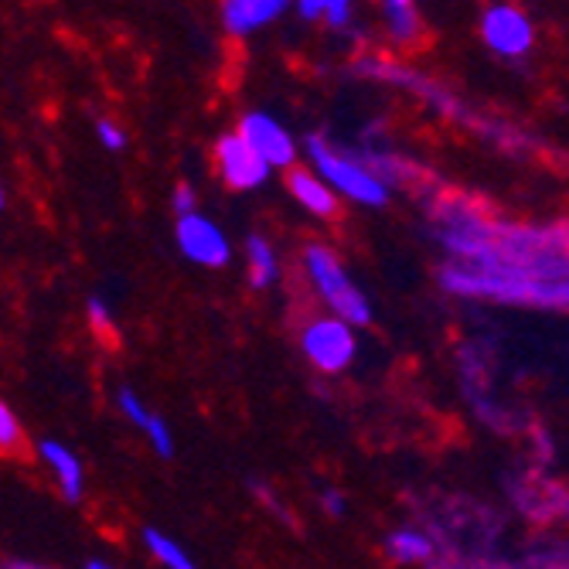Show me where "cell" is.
I'll use <instances>...</instances> for the list:
<instances>
[{"label":"cell","instance_id":"4fadbf2b","mask_svg":"<svg viewBox=\"0 0 569 569\" xmlns=\"http://www.w3.org/2000/svg\"><path fill=\"white\" fill-rule=\"evenodd\" d=\"M386 552L396 559V562H423L433 556V542L417 532V529H399L386 539Z\"/></svg>","mask_w":569,"mask_h":569},{"label":"cell","instance_id":"9a60e30c","mask_svg":"<svg viewBox=\"0 0 569 569\" xmlns=\"http://www.w3.org/2000/svg\"><path fill=\"white\" fill-rule=\"evenodd\" d=\"M382 11L389 18V31L396 41H412L420 34V11L412 8L409 0H389Z\"/></svg>","mask_w":569,"mask_h":569},{"label":"cell","instance_id":"277c9868","mask_svg":"<svg viewBox=\"0 0 569 569\" xmlns=\"http://www.w3.org/2000/svg\"><path fill=\"white\" fill-rule=\"evenodd\" d=\"M303 355L315 361L321 372H345L355 358V335L345 321L338 318H321L315 325H307L300 335Z\"/></svg>","mask_w":569,"mask_h":569},{"label":"cell","instance_id":"ffe728a7","mask_svg":"<svg viewBox=\"0 0 569 569\" xmlns=\"http://www.w3.org/2000/svg\"><path fill=\"white\" fill-rule=\"evenodd\" d=\"M96 137H99V143L107 147V150H123V143H127V133L117 123H110V120L96 123Z\"/></svg>","mask_w":569,"mask_h":569},{"label":"cell","instance_id":"3957f363","mask_svg":"<svg viewBox=\"0 0 569 569\" xmlns=\"http://www.w3.org/2000/svg\"><path fill=\"white\" fill-rule=\"evenodd\" d=\"M307 270H310V277H315L321 297L331 303V310H335V318H338V321H345L348 328H351V325H369V321H372V307H369L366 293H361V290L351 283V277L345 273L341 260H338V256H335L331 249H325V246H310V249H307Z\"/></svg>","mask_w":569,"mask_h":569},{"label":"cell","instance_id":"52a82bcc","mask_svg":"<svg viewBox=\"0 0 569 569\" xmlns=\"http://www.w3.org/2000/svg\"><path fill=\"white\" fill-rule=\"evenodd\" d=\"M481 34L488 41V48H495L498 56L519 59L532 48V21L511 4H495L488 8L485 21H481Z\"/></svg>","mask_w":569,"mask_h":569},{"label":"cell","instance_id":"2e32d148","mask_svg":"<svg viewBox=\"0 0 569 569\" xmlns=\"http://www.w3.org/2000/svg\"><path fill=\"white\" fill-rule=\"evenodd\" d=\"M143 433H147V440L153 443V450H158L161 457H171V453H174V437H171V427H168L161 417H153V412H150V420L143 423Z\"/></svg>","mask_w":569,"mask_h":569},{"label":"cell","instance_id":"cb8c5ba5","mask_svg":"<svg viewBox=\"0 0 569 569\" xmlns=\"http://www.w3.org/2000/svg\"><path fill=\"white\" fill-rule=\"evenodd\" d=\"M321 505H325V511H328V515H345V498H341L338 491H325Z\"/></svg>","mask_w":569,"mask_h":569},{"label":"cell","instance_id":"30bf717a","mask_svg":"<svg viewBox=\"0 0 569 569\" xmlns=\"http://www.w3.org/2000/svg\"><path fill=\"white\" fill-rule=\"evenodd\" d=\"M38 453H41V460L48 463V468L56 471L62 495L69 501H79L82 498V463H79V457L66 443H59V440H41Z\"/></svg>","mask_w":569,"mask_h":569},{"label":"cell","instance_id":"d6986e66","mask_svg":"<svg viewBox=\"0 0 569 569\" xmlns=\"http://www.w3.org/2000/svg\"><path fill=\"white\" fill-rule=\"evenodd\" d=\"M120 409H123V417H127L130 423H137L140 430H143V423L150 420V412L143 409V402H140V396H137L133 389H120Z\"/></svg>","mask_w":569,"mask_h":569},{"label":"cell","instance_id":"d4e9b609","mask_svg":"<svg viewBox=\"0 0 569 569\" xmlns=\"http://www.w3.org/2000/svg\"><path fill=\"white\" fill-rule=\"evenodd\" d=\"M86 569H113V566H107V562H99V559H92V562H89Z\"/></svg>","mask_w":569,"mask_h":569},{"label":"cell","instance_id":"5b68a950","mask_svg":"<svg viewBox=\"0 0 569 569\" xmlns=\"http://www.w3.org/2000/svg\"><path fill=\"white\" fill-rule=\"evenodd\" d=\"M178 246L191 263L209 267V270H219L232 260V249H229V239L222 236V229L198 212L178 219Z\"/></svg>","mask_w":569,"mask_h":569},{"label":"cell","instance_id":"ac0fdd59","mask_svg":"<svg viewBox=\"0 0 569 569\" xmlns=\"http://www.w3.org/2000/svg\"><path fill=\"white\" fill-rule=\"evenodd\" d=\"M86 315H89V325H92V331H99V335H113V315H110V307L102 303L99 297H89V303H86Z\"/></svg>","mask_w":569,"mask_h":569},{"label":"cell","instance_id":"7a4b0ae2","mask_svg":"<svg viewBox=\"0 0 569 569\" xmlns=\"http://www.w3.org/2000/svg\"><path fill=\"white\" fill-rule=\"evenodd\" d=\"M307 153H310V161H315V168H318V178L328 188H335V191H341V194H348L351 201H361V204H386L389 201L386 181L376 171H369L366 164H355V161L341 158L338 150L328 147V140L321 133L307 137Z\"/></svg>","mask_w":569,"mask_h":569},{"label":"cell","instance_id":"484cf974","mask_svg":"<svg viewBox=\"0 0 569 569\" xmlns=\"http://www.w3.org/2000/svg\"><path fill=\"white\" fill-rule=\"evenodd\" d=\"M4 201H8V194H4V184H0V209H4Z\"/></svg>","mask_w":569,"mask_h":569},{"label":"cell","instance_id":"4316f807","mask_svg":"<svg viewBox=\"0 0 569 569\" xmlns=\"http://www.w3.org/2000/svg\"><path fill=\"white\" fill-rule=\"evenodd\" d=\"M18 569H38V566H18Z\"/></svg>","mask_w":569,"mask_h":569},{"label":"cell","instance_id":"6da1fadb","mask_svg":"<svg viewBox=\"0 0 569 569\" xmlns=\"http://www.w3.org/2000/svg\"><path fill=\"white\" fill-rule=\"evenodd\" d=\"M440 283L450 293H460V297H491V300L529 303V307H562L566 303V283H542V280L475 273L468 267H450V270H443Z\"/></svg>","mask_w":569,"mask_h":569},{"label":"cell","instance_id":"5bb4252c","mask_svg":"<svg viewBox=\"0 0 569 569\" xmlns=\"http://www.w3.org/2000/svg\"><path fill=\"white\" fill-rule=\"evenodd\" d=\"M143 542H147L150 556L158 559L161 566H168V569H198L191 562V556L171 536H164L161 529H143Z\"/></svg>","mask_w":569,"mask_h":569},{"label":"cell","instance_id":"9c48e42d","mask_svg":"<svg viewBox=\"0 0 569 569\" xmlns=\"http://www.w3.org/2000/svg\"><path fill=\"white\" fill-rule=\"evenodd\" d=\"M287 11L283 0H229L222 4V21L229 34H252Z\"/></svg>","mask_w":569,"mask_h":569},{"label":"cell","instance_id":"e0dca14e","mask_svg":"<svg viewBox=\"0 0 569 569\" xmlns=\"http://www.w3.org/2000/svg\"><path fill=\"white\" fill-rule=\"evenodd\" d=\"M18 443H21V423L11 412V406L0 402V450H4V453L18 450Z\"/></svg>","mask_w":569,"mask_h":569},{"label":"cell","instance_id":"ba28073f","mask_svg":"<svg viewBox=\"0 0 569 569\" xmlns=\"http://www.w3.org/2000/svg\"><path fill=\"white\" fill-rule=\"evenodd\" d=\"M216 161H219V174L226 178V184H232L239 191L260 188L270 178V168L242 143L239 133H229L216 143Z\"/></svg>","mask_w":569,"mask_h":569},{"label":"cell","instance_id":"44dd1931","mask_svg":"<svg viewBox=\"0 0 569 569\" xmlns=\"http://www.w3.org/2000/svg\"><path fill=\"white\" fill-rule=\"evenodd\" d=\"M331 28H345L351 18V4L348 0H325V14H321Z\"/></svg>","mask_w":569,"mask_h":569},{"label":"cell","instance_id":"8992f818","mask_svg":"<svg viewBox=\"0 0 569 569\" xmlns=\"http://www.w3.org/2000/svg\"><path fill=\"white\" fill-rule=\"evenodd\" d=\"M239 137L270 171L273 168H290L293 158H297V147L290 140V133L267 113H246L242 123H239Z\"/></svg>","mask_w":569,"mask_h":569},{"label":"cell","instance_id":"7c38bea8","mask_svg":"<svg viewBox=\"0 0 569 569\" xmlns=\"http://www.w3.org/2000/svg\"><path fill=\"white\" fill-rule=\"evenodd\" d=\"M246 256H249V283L256 290L270 287L280 277V263H277V252L263 236H249L246 239Z\"/></svg>","mask_w":569,"mask_h":569},{"label":"cell","instance_id":"7402d4cb","mask_svg":"<svg viewBox=\"0 0 569 569\" xmlns=\"http://www.w3.org/2000/svg\"><path fill=\"white\" fill-rule=\"evenodd\" d=\"M194 204H198V198H194L191 184H178V188H174V194H171V209L184 219V216H191V212H194Z\"/></svg>","mask_w":569,"mask_h":569},{"label":"cell","instance_id":"603a6c76","mask_svg":"<svg viewBox=\"0 0 569 569\" xmlns=\"http://www.w3.org/2000/svg\"><path fill=\"white\" fill-rule=\"evenodd\" d=\"M297 14H300L303 21H318V18L325 14V0H300V4H297Z\"/></svg>","mask_w":569,"mask_h":569},{"label":"cell","instance_id":"8fae6325","mask_svg":"<svg viewBox=\"0 0 569 569\" xmlns=\"http://www.w3.org/2000/svg\"><path fill=\"white\" fill-rule=\"evenodd\" d=\"M287 184H290L293 198L303 204L307 212H315V216H321V219H331V216L338 212V198H335V191H331L318 174H310V171L297 168V171H290Z\"/></svg>","mask_w":569,"mask_h":569}]
</instances>
